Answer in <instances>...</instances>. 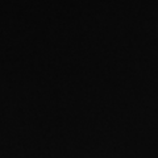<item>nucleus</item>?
Instances as JSON below:
<instances>
[]
</instances>
